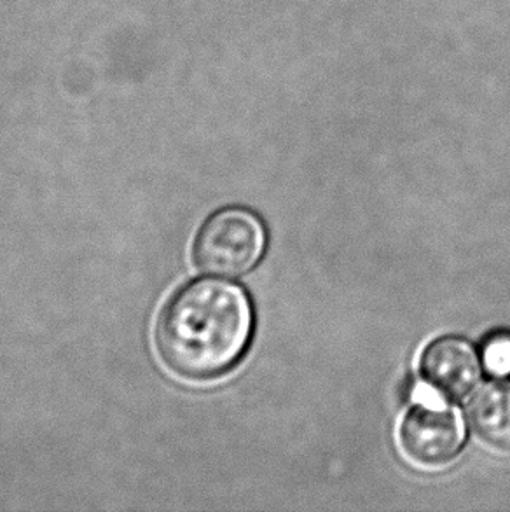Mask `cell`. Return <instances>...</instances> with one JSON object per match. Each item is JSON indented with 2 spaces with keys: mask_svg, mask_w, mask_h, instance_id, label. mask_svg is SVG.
I'll use <instances>...</instances> for the list:
<instances>
[{
  "mask_svg": "<svg viewBox=\"0 0 510 512\" xmlns=\"http://www.w3.org/2000/svg\"><path fill=\"white\" fill-rule=\"evenodd\" d=\"M254 306L242 285L200 278L165 306L156 341L161 359L189 380L228 373L254 334Z\"/></svg>",
  "mask_w": 510,
  "mask_h": 512,
  "instance_id": "cell-1",
  "label": "cell"
},
{
  "mask_svg": "<svg viewBox=\"0 0 510 512\" xmlns=\"http://www.w3.org/2000/svg\"><path fill=\"white\" fill-rule=\"evenodd\" d=\"M266 245L268 233L259 215L247 208H224L196 236L194 261L210 275L243 277L259 264Z\"/></svg>",
  "mask_w": 510,
  "mask_h": 512,
  "instance_id": "cell-2",
  "label": "cell"
},
{
  "mask_svg": "<svg viewBox=\"0 0 510 512\" xmlns=\"http://www.w3.org/2000/svg\"><path fill=\"white\" fill-rule=\"evenodd\" d=\"M467 439L460 411L442 404H418L400 425V444L407 457L423 467L453 462Z\"/></svg>",
  "mask_w": 510,
  "mask_h": 512,
  "instance_id": "cell-3",
  "label": "cell"
},
{
  "mask_svg": "<svg viewBox=\"0 0 510 512\" xmlns=\"http://www.w3.org/2000/svg\"><path fill=\"white\" fill-rule=\"evenodd\" d=\"M421 373L446 399H465L481 381L483 360L470 341L446 336L423 352Z\"/></svg>",
  "mask_w": 510,
  "mask_h": 512,
  "instance_id": "cell-4",
  "label": "cell"
},
{
  "mask_svg": "<svg viewBox=\"0 0 510 512\" xmlns=\"http://www.w3.org/2000/svg\"><path fill=\"white\" fill-rule=\"evenodd\" d=\"M469 418L486 443L510 451V381L481 388L470 401Z\"/></svg>",
  "mask_w": 510,
  "mask_h": 512,
  "instance_id": "cell-5",
  "label": "cell"
},
{
  "mask_svg": "<svg viewBox=\"0 0 510 512\" xmlns=\"http://www.w3.org/2000/svg\"><path fill=\"white\" fill-rule=\"evenodd\" d=\"M483 367L495 378H510V333L491 334L483 345Z\"/></svg>",
  "mask_w": 510,
  "mask_h": 512,
  "instance_id": "cell-6",
  "label": "cell"
}]
</instances>
